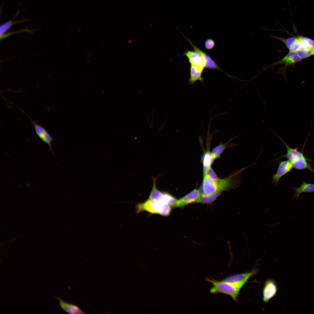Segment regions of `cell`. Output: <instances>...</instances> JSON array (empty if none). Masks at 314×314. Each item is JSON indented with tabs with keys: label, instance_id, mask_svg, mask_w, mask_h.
<instances>
[{
	"label": "cell",
	"instance_id": "6da1fadb",
	"mask_svg": "<svg viewBox=\"0 0 314 314\" xmlns=\"http://www.w3.org/2000/svg\"><path fill=\"white\" fill-rule=\"evenodd\" d=\"M273 132L280 139L287 149L286 154L280 156L276 160L286 157L291 163L293 168L298 170L308 169L314 173V170L308 162L307 159L302 152L298 151L297 148H293L290 147L282 137L279 136L274 132Z\"/></svg>",
	"mask_w": 314,
	"mask_h": 314
},
{
	"label": "cell",
	"instance_id": "7a4b0ae2",
	"mask_svg": "<svg viewBox=\"0 0 314 314\" xmlns=\"http://www.w3.org/2000/svg\"><path fill=\"white\" fill-rule=\"evenodd\" d=\"M171 207L169 205L162 201L148 198L144 201L138 203L136 206V208L137 213L146 211L151 214L167 216L170 213Z\"/></svg>",
	"mask_w": 314,
	"mask_h": 314
},
{
	"label": "cell",
	"instance_id": "3957f363",
	"mask_svg": "<svg viewBox=\"0 0 314 314\" xmlns=\"http://www.w3.org/2000/svg\"><path fill=\"white\" fill-rule=\"evenodd\" d=\"M206 280L211 283L213 286L210 289L212 294L221 293L230 296L235 301H238V298L240 289L232 283L223 280L219 281L212 278H206Z\"/></svg>",
	"mask_w": 314,
	"mask_h": 314
},
{
	"label": "cell",
	"instance_id": "277c9868",
	"mask_svg": "<svg viewBox=\"0 0 314 314\" xmlns=\"http://www.w3.org/2000/svg\"><path fill=\"white\" fill-rule=\"evenodd\" d=\"M156 179H153V187L149 198L162 201L173 207L177 200L170 194L158 190L156 186Z\"/></svg>",
	"mask_w": 314,
	"mask_h": 314
},
{
	"label": "cell",
	"instance_id": "5b68a950",
	"mask_svg": "<svg viewBox=\"0 0 314 314\" xmlns=\"http://www.w3.org/2000/svg\"><path fill=\"white\" fill-rule=\"evenodd\" d=\"M257 272L258 270L254 269L250 272L233 275L227 277L223 280L233 284L241 289L248 280L251 277L255 275Z\"/></svg>",
	"mask_w": 314,
	"mask_h": 314
},
{
	"label": "cell",
	"instance_id": "8992f818",
	"mask_svg": "<svg viewBox=\"0 0 314 314\" xmlns=\"http://www.w3.org/2000/svg\"><path fill=\"white\" fill-rule=\"evenodd\" d=\"M301 60L295 52L289 51L288 53L280 60L265 65L263 67L262 71L269 68L274 67L281 64H284L285 65L284 69L285 68L286 69L287 66L293 65Z\"/></svg>",
	"mask_w": 314,
	"mask_h": 314
},
{
	"label": "cell",
	"instance_id": "52a82bcc",
	"mask_svg": "<svg viewBox=\"0 0 314 314\" xmlns=\"http://www.w3.org/2000/svg\"><path fill=\"white\" fill-rule=\"evenodd\" d=\"M28 117L31 121V123L33 125L35 132L38 137L43 142L47 144L49 147L52 153L54 154L52 146L51 143L54 139L51 135L42 126L35 122L28 116L26 114Z\"/></svg>",
	"mask_w": 314,
	"mask_h": 314
},
{
	"label": "cell",
	"instance_id": "ba28073f",
	"mask_svg": "<svg viewBox=\"0 0 314 314\" xmlns=\"http://www.w3.org/2000/svg\"><path fill=\"white\" fill-rule=\"evenodd\" d=\"M293 168L292 165L289 160L281 161L276 173L272 176V182L276 185H278L281 178L290 172Z\"/></svg>",
	"mask_w": 314,
	"mask_h": 314
},
{
	"label": "cell",
	"instance_id": "9c48e42d",
	"mask_svg": "<svg viewBox=\"0 0 314 314\" xmlns=\"http://www.w3.org/2000/svg\"><path fill=\"white\" fill-rule=\"evenodd\" d=\"M188 58L190 65L194 66L203 71L205 67L201 55L195 51L187 50L183 54Z\"/></svg>",
	"mask_w": 314,
	"mask_h": 314
},
{
	"label": "cell",
	"instance_id": "30bf717a",
	"mask_svg": "<svg viewBox=\"0 0 314 314\" xmlns=\"http://www.w3.org/2000/svg\"><path fill=\"white\" fill-rule=\"evenodd\" d=\"M200 196L199 190L195 189L183 197L177 200L173 207H183L192 203L196 202Z\"/></svg>",
	"mask_w": 314,
	"mask_h": 314
},
{
	"label": "cell",
	"instance_id": "8fae6325",
	"mask_svg": "<svg viewBox=\"0 0 314 314\" xmlns=\"http://www.w3.org/2000/svg\"><path fill=\"white\" fill-rule=\"evenodd\" d=\"M277 287L275 282L273 280L269 279L265 282L263 290V300L264 302H268L276 295Z\"/></svg>",
	"mask_w": 314,
	"mask_h": 314
},
{
	"label": "cell",
	"instance_id": "7c38bea8",
	"mask_svg": "<svg viewBox=\"0 0 314 314\" xmlns=\"http://www.w3.org/2000/svg\"><path fill=\"white\" fill-rule=\"evenodd\" d=\"M204 195L213 194L217 192H221L215 181L204 173L203 179L202 186Z\"/></svg>",
	"mask_w": 314,
	"mask_h": 314
},
{
	"label": "cell",
	"instance_id": "4fadbf2b",
	"mask_svg": "<svg viewBox=\"0 0 314 314\" xmlns=\"http://www.w3.org/2000/svg\"><path fill=\"white\" fill-rule=\"evenodd\" d=\"M185 38L193 47L194 51L201 55L205 68L210 69H217L226 74L219 67L215 61L209 56L194 45L186 37Z\"/></svg>",
	"mask_w": 314,
	"mask_h": 314
},
{
	"label": "cell",
	"instance_id": "5bb4252c",
	"mask_svg": "<svg viewBox=\"0 0 314 314\" xmlns=\"http://www.w3.org/2000/svg\"><path fill=\"white\" fill-rule=\"evenodd\" d=\"M59 300V304L61 308L70 314H85L77 305L64 301L59 297H55Z\"/></svg>",
	"mask_w": 314,
	"mask_h": 314
},
{
	"label": "cell",
	"instance_id": "9a60e30c",
	"mask_svg": "<svg viewBox=\"0 0 314 314\" xmlns=\"http://www.w3.org/2000/svg\"><path fill=\"white\" fill-rule=\"evenodd\" d=\"M294 189L295 192L293 198L297 199L302 193L314 192V184L308 183L304 181L300 187L294 188Z\"/></svg>",
	"mask_w": 314,
	"mask_h": 314
},
{
	"label": "cell",
	"instance_id": "2e32d148",
	"mask_svg": "<svg viewBox=\"0 0 314 314\" xmlns=\"http://www.w3.org/2000/svg\"><path fill=\"white\" fill-rule=\"evenodd\" d=\"M242 134V133H241L237 135L236 137L231 138L225 144H222L221 142L218 145L214 147L213 149L211 152L214 159H215L218 158L226 148L229 146L232 147L233 146L237 145V144H234L229 145V144L232 140L235 138Z\"/></svg>",
	"mask_w": 314,
	"mask_h": 314
},
{
	"label": "cell",
	"instance_id": "e0dca14e",
	"mask_svg": "<svg viewBox=\"0 0 314 314\" xmlns=\"http://www.w3.org/2000/svg\"><path fill=\"white\" fill-rule=\"evenodd\" d=\"M190 66V76L188 80L189 84H194L197 81H199L201 83H203V78L202 76L203 72L194 66Z\"/></svg>",
	"mask_w": 314,
	"mask_h": 314
},
{
	"label": "cell",
	"instance_id": "ac0fdd59",
	"mask_svg": "<svg viewBox=\"0 0 314 314\" xmlns=\"http://www.w3.org/2000/svg\"><path fill=\"white\" fill-rule=\"evenodd\" d=\"M20 11L18 10L16 14L12 19L8 21L1 25L0 27V36L5 33L13 25L18 23L24 22L28 20V19H23L20 20L13 21V20L17 17Z\"/></svg>",
	"mask_w": 314,
	"mask_h": 314
},
{
	"label": "cell",
	"instance_id": "d6986e66",
	"mask_svg": "<svg viewBox=\"0 0 314 314\" xmlns=\"http://www.w3.org/2000/svg\"><path fill=\"white\" fill-rule=\"evenodd\" d=\"M212 153L207 151L204 154L202 158L203 165V172H205L210 167L214 160Z\"/></svg>",
	"mask_w": 314,
	"mask_h": 314
},
{
	"label": "cell",
	"instance_id": "ffe728a7",
	"mask_svg": "<svg viewBox=\"0 0 314 314\" xmlns=\"http://www.w3.org/2000/svg\"><path fill=\"white\" fill-rule=\"evenodd\" d=\"M220 192H217L212 194L201 196L196 202L209 204L212 202L219 195Z\"/></svg>",
	"mask_w": 314,
	"mask_h": 314
},
{
	"label": "cell",
	"instance_id": "44dd1931",
	"mask_svg": "<svg viewBox=\"0 0 314 314\" xmlns=\"http://www.w3.org/2000/svg\"><path fill=\"white\" fill-rule=\"evenodd\" d=\"M271 36L283 43L289 50L297 39V38L295 37H290L286 39L274 35H272Z\"/></svg>",
	"mask_w": 314,
	"mask_h": 314
},
{
	"label": "cell",
	"instance_id": "7402d4cb",
	"mask_svg": "<svg viewBox=\"0 0 314 314\" xmlns=\"http://www.w3.org/2000/svg\"><path fill=\"white\" fill-rule=\"evenodd\" d=\"M312 48L301 49L295 52L301 59H303L314 55Z\"/></svg>",
	"mask_w": 314,
	"mask_h": 314
},
{
	"label": "cell",
	"instance_id": "603a6c76",
	"mask_svg": "<svg viewBox=\"0 0 314 314\" xmlns=\"http://www.w3.org/2000/svg\"><path fill=\"white\" fill-rule=\"evenodd\" d=\"M32 31H33L31 30H29V29L26 28V29H22L21 30H19V31H16L11 32H8V33H5L4 34H3V35H1V36H0V40H3L5 38H6L7 37H9V36H10V35H13V34H15V33H20V32H31Z\"/></svg>",
	"mask_w": 314,
	"mask_h": 314
},
{
	"label": "cell",
	"instance_id": "cb8c5ba5",
	"mask_svg": "<svg viewBox=\"0 0 314 314\" xmlns=\"http://www.w3.org/2000/svg\"><path fill=\"white\" fill-rule=\"evenodd\" d=\"M215 43L214 41L211 38L207 39L204 43L206 48L207 50L213 49L215 47Z\"/></svg>",
	"mask_w": 314,
	"mask_h": 314
},
{
	"label": "cell",
	"instance_id": "d4e9b609",
	"mask_svg": "<svg viewBox=\"0 0 314 314\" xmlns=\"http://www.w3.org/2000/svg\"><path fill=\"white\" fill-rule=\"evenodd\" d=\"M301 38L304 40L311 47H314V40L308 37L299 36Z\"/></svg>",
	"mask_w": 314,
	"mask_h": 314
},
{
	"label": "cell",
	"instance_id": "484cf974",
	"mask_svg": "<svg viewBox=\"0 0 314 314\" xmlns=\"http://www.w3.org/2000/svg\"><path fill=\"white\" fill-rule=\"evenodd\" d=\"M312 50H313V54L314 55V47H313L312 48Z\"/></svg>",
	"mask_w": 314,
	"mask_h": 314
}]
</instances>
